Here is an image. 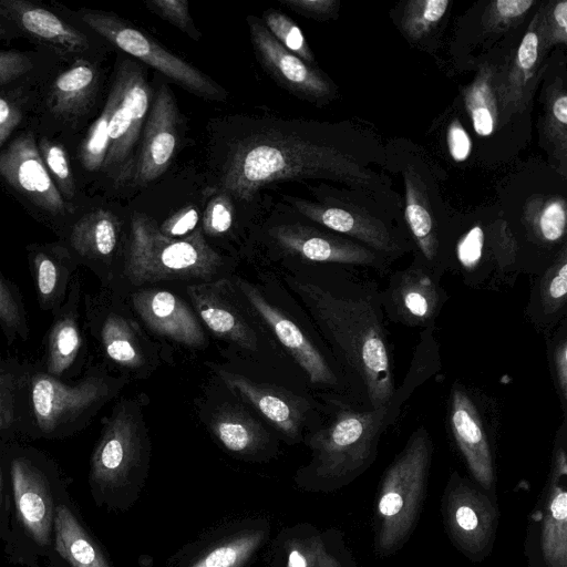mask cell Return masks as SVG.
I'll list each match as a JSON object with an SVG mask.
<instances>
[{"mask_svg": "<svg viewBox=\"0 0 567 567\" xmlns=\"http://www.w3.org/2000/svg\"><path fill=\"white\" fill-rule=\"evenodd\" d=\"M447 423L468 471L486 491L495 485V465L484 405L470 386L455 381L447 402Z\"/></svg>", "mask_w": 567, "mask_h": 567, "instance_id": "cell-12", "label": "cell"}, {"mask_svg": "<svg viewBox=\"0 0 567 567\" xmlns=\"http://www.w3.org/2000/svg\"><path fill=\"white\" fill-rule=\"evenodd\" d=\"M2 473H1V468H0V506H1V496H2Z\"/></svg>", "mask_w": 567, "mask_h": 567, "instance_id": "cell-58", "label": "cell"}, {"mask_svg": "<svg viewBox=\"0 0 567 567\" xmlns=\"http://www.w3.org/2000/svg\"><path fill=\"white\" fill-rule=\"evenodd\" d=\"M39 151L43 155L42 159L45 167L50 169L59 183L62 195L71 198L74 195L75 187L63 146L52 141L42 140Z\"/></svg>", "mask_w": 567, "mask_h": 567, "instance_id": "cell-48", "label": "cell"}, {"mask_svg": "<svg viewBox=\"0 0 567 567\" xmlns=\"http://www.w3.org/2000/svg\"><path fill=\"white\" fill-rule=\"evenodd\" d=\"M327 399L330 416L310 435L312 458L298 478L305 488L341 486L363 473L373 463L381 435L390 426L386 408L372 409L339 394Z\"/></svg>", "mask_w": 567, "mask_h": 567, "instance_id": "cell-3", "label": "cell"}, {"mask_svg": "<svg viewBox=\"0 0 567 567\" xmlns=\"http://www.w3.org/2000/svg\"><path fill=\"white\" fill-rule=\"evenodd\" d=\"M433 443L424 426L415 429L383 474L377 502L375 547L398 550L412 533L424 501Z\"/></svg>", "mask_w": 567, "mask_h": 567, "instance_id": "cell-4", "label": "cell"}, {"mask_svg": "<svg viewBox=\"0 0 567 567\" xmlns=\"http://www.w3.org/2000/svg\"><path fill=\"white\" fill-rule=\"evenodd\" d=\"M349 268L336 265L328 274L289 277L287 281L308 309L357 399L372 409L386 408L396 385L381 288Z\"/></svg>", "mask_w": 567, "mask_h": 567, "instance_id": "cell-1", "label": "cell"}, {"mask_svg": "<svg viewBox=\"0 0 567 567\" xmlns=\"http://www.w3.org/2000/svg\"><path fill=\"white\" fill-rule=\"evenodd\" d=\"M537 29L543 52L567 43V1L549 2L537 11Z\"/></svg>", "mask_w": 567, "mask_h": 567, "instance_id": "cell-46", "label": "cell"}, {"mask_svg": "<svg viewBox=\"0 0 567 567\" xmlns=\"http://www.w3.org/2000/svg\"><path fill=\"white\" fill-rule=\"evenodd\" d=\"M199 215L196 208L187 206L169 216L161 226L159 231L168 238H183L196 227Z\"/></svg>", "mask_w": 567, "mask_h": 567, "instance_id": "cell-51", "label": "cell"}, {"mask_svg": "<svg viewBox=\"0 0 567 567\" xmlns=\"http://www.w3.org/2000/svg\"><path fill=\"white\" fill-rule=\"evenodd\" d=\"M80 17L92 30L111 43L151 65L187 91L208 100H223L225 91L209 76L167 51L148 34L118 17L95 10H81Z\"/></svg>", "mask_w": 567, "mask_h": 567, "instance_id": "cell-8", "label": "cell"}, {"mask_svg": "<svg viewBox=\"0 0 567 567\" xmlns=\"http://www.w3.org/2000/svg\"><path fill=\"white\" fill-rule=\"evenodd\" d=\"M534 3V0L493 1L486 7L483 23L487 30H504L523 18Z\"/></svg>", "mask_w": 567, "mask_h": 567, "instance_id": "cell-47", "label": "cell"}, {"mask_svg": "<svg viewBox=\"0 0 567 567\" xmlns=\"http://www.w3.org/2000/svg\"><path fill=\"white\" fill-rule=\"evenodd\" d=\"M147 8L162 19L174 24L195 41H199L200 32L196 29L185 0H151Z\"/></svg>", "mask_w": 567, "mask_h": 567, "instance_id": "cell-49", "label": "cell"}, {"mask_svg": "<svg viewBox=\"0 0 567 567\" xmlns=\"http://www.w3.org/2000/svg\"><path fill=\"white\" fill-rule=\"evenodd\" d=\"M318 567H342V565L323 547L319 556Z\"/></svg>", "mask_w": 567, "mask_h": 567, "instance_id": "cell-56", "label": "cell"}, {"mask_svg": "<svg viewBox=\"0 0 567 567\" xmlns=\"http://www.w3.org/2000/svg\"><path fill=\"white\" fill-rule=\"evenodd\" d=\"M405 220L415 247L414 259L439 278H443V241L432 215L427 195L411 169L404 173Z\"/></svg>", "mask_w": 567, "mask_h": 567, "instance_id": "cell-26", "label": "cell"}, {"mask_svg": "<svg viewBox=\"0 0 567 567\" xmlns=\"http://www.w3.org/2000/svg\"><path fill=\"white\" fill-rule=\"evenodd\" d=\"M449 4V0L409 1L402 12V30L413 40L422 39L443 18Z\"/></svg>", "mask_w": 567, "mask_h": 567, "instance_id": "cell-41", "label": "cell"}, {"mask_svg": "<svg viewBox=\"0 0 567 567\" xmlns=\"http://www.w3.org/2000/svg\"><path fill=\"white\" fill-rule=\"evenodd\" d=\"M32 69L28 54L9 50H0V85L14 81Z\"/></svg>", "mask_w": 567, "mask_h": 567, "instance_id": "cell-52", "label": "cell"}, {"mask_svg": "<svg viewBox=\"0 0 567 567\" xmlns=\"http://www.w3.org/2000/svg\"><path fill=\"white\" fill-rule=\"evenodd\" d=\"M187 293L203 322L219 338L246 350L257 349V337L225 291L224 281L195 284Z\"/></svg>", "mask_w": 567, "mask_h": 567, "instance_id": "cell-25", "label": "cell"}, {"mask_svg": "<svg viewBox=\"0 0 567 567\" xmlns=\"http://www.w3.org/2000/svg\"><path fill=\"white\" fill-rule=\"evenodd\" d=\"M96 85V69L87 61H76L54 80L49 96L50 110L61 117L81 115L91 104Z\"/></svg>", "mask_w": 567, "mask_h": 567, "instance_id": "cell-30", "label": "cell"}, {"mask_svg": "<svg viewBox=\"0 0 567 567\" xmlns=\"http://www.w3.org/2000/svg\"><path fill=\"white\" fill-rule=\"evenodd\" d=\"M146 435L137 410L130 402L118 403L104 427L90 464L93 495L115 505L137 486L146 463Z\"/></svg>", "mask_w": 567, "mask_h": 567, "instance_id": "cell-7", "label": "cell"}, {"mask_svg": "<svg viewBox=\"0 0 567 567\" xmlns=\"http://www.w3.org/2000/svg\"><path fill=\"white\" fill-rule=\"evenodd\" d=\"M441 278L413 259L405 268L395 270L381 289L385 318L411 328L435 324L449 300Z\"/></svg>", "mask_w": 567, "mask_h": 567, "instance_id": "cell-11", "label": "cell"}, {"mask_svg": "<svg viewBox=\"0 0 567 567\" xmlns=\"http://www.w3.org/2000/svg\"><path fill=\"white\" fill-rule=\"evenodd\" d=\"M567 417L558 426L551 454L540 546L549 567H567Z\"/></svg>", "mask_w": 567, "mask_h": 567, "instance_id": "cell-19", "label": "cell"}, {"mask_svg": "<svg viewBox=\"0 0 567 567\" xmlns=\"http://www.w3.org/2000/svg\"><path fill=\"white\" fill-rule=\"evenodd\" d=\"M50 567H54V566L50 565Z\"/></svg>", "mask_w": 567, "mask_h": 567, "instance_id": "cell-59", "label": "cell"}, {"mask_svg": "<svg viewBox=\"0 0 567 567\" xmlns=\"http://www.w3.org/2000/svg\"><path fill=\"white\" fill-rule=\"evenodd\" d=\"M446 144L449 153L455 162H464L468 158L472 141L457 118H454L447 127Z\"/></svg>", "mask_w": 567, "mask_h": 567, "instance_id": "cell-53", "label": "cell"}, {"mask_svg": "<svg viewBox=\"0 0 567 567\" xmlns=\"http://www.w3.org/2000/svg\"><path fill=\"white\" fill-rule=\"evenodd\" d=\"M1 176L41 209L62 215L66 205L43 163L34 138L24 134L0 154Z\"/></svg>", "mask_w": 567, "mask_h": 567, "instance_id": "cell-17", "label": "cell"}, {"mask_svg": "<svg viewBox=\"0 0 567 567\" xmlns=\"http://www.w3.org/2000/svg\"><path fill=\"white\" fill-rule=\"evenodd\" d=\"M307 178L363 185L370 176L349 153L296 131L268 127L234 143L218 188L240 200H250L271 183Z\"/></svg>", "mask_w": 567, "mask_h": 567, "instance_id": "cell-2", "label": "cell"}, {"mask_svg": "<svg viewBox=\"0 0 567 567\" xmlns=\"http://www.w3.org/2000/svg\"><path fill=\"white\" fill-rule=\"evenodd\" d=\"M118 96V87L114 81L107 101L100 116L91 126L80 151L83 166L91 172L103 167L109 148L110 120Z\"/></svg>", "mask_w": 567, "mask_h": 567, "instance_id": "cell-39", "label": "cell"}, {"mask_svg": "<svg viewBox=\"0 0 567 567\" xmlns=\"http://www.w3.org/2000/svg\"><path fill=\"white\" fill-rule=\"evenodd\" d=\"M118 383L107 375L90 373L66 383L30 368L24 390V431L34 436L56 439L81 430L113 396Z\"/></svg>", "mask_w": 567, "mask_h": 567, "instance_id": "cell-5", "label": "cell"}, {"mask_svg": "<svg viewBox=\"0 0 567 567\" xmlns=\"http://www.w3.org/2000/svg\"><path fill=\"white\" fill-rule=\"evenodd\" d=\"M264 539L261 528L241 530L213 545L187 567H244Z\"/></svg>", "mask_w": 567, "mask_h": 567, "instance_id": "cell-37", "label": "cell"}, {"mask_svg": "<svg viewBox=\"0 0 567 567\" xmlns=\"http://www.w3.org/2000/svg\"><path fill=\"white\" fill-rule=\"evenodd\" d=\"M465 110L472 120L473 128L480 136H489L499 120L495 74L491 65L480 69L474 81L464 89Z\"/></svg>", "mask_w": 567, "mask_h": 567, "instance_id": "cell-34", "label": "cell"}, {"mask_svg": "<svg viewBox=\"0 0 567 567\" xmlns=\"http://www.w3.org/2000/svg\"><path fill=\"white\" fill-rule=\"evenodd\" d=\"M20 121V111L10 101L0 96V146Z\"/></svg>", "mask_w": 567, "mask_h": 567, "instance_id": "cell-55", "label": "cell"}, {"mask_svg": "<svg viewBox=\"0 0 567 567\" xmlns=\"http://www.w3.org/2000/svg\"><path fill=\"white\" fill-rule=\"evenodd\" d=\"M221 257L205 240L200 230L183 238L164 236L148 216L134 213L125 257V274L135 285L175 279L212 278Z\"/></svg>", "mask_w": 567, "mask_h": 567, "instance_id": "cell-6", "label": "cell"}, {"mask_svg": "<svg viewBox=\"0 0 567 567\" xmlns=\"http://www.w3.org/2000/svg\"><path fill=\"white\" fill-rule=\"evenodd\" d=\"M291 10L313 19H328L337 10L339 2L336 0H280Z\"/></svg>", "mask_w": 567, "mask_h": 567, "instance_id": "cell-54", "label": "cell"}, {"mask_svg": "<svg viewBox=\"0 0 567 567\" xmlns=\"http://www.w3.org/2000/svg\"><path fill=\"white\" fill-rule=\"evenodd\" d=\"M71 245L82 257L101 259L113 254L118 241V223L109 210L96 209L76 221Z\"/></svg>", "mask_w": 567, "mask_h": 567, "instance_id": "cell-32", "label": "cell"}, {"mask_svg": "<svg viewBox=\"0 0 567 567\" xmlns=\"http://www.w3.org/2000/svg\"><path fill=\"white\" fill-rule=\"evenodd\" d=\"M247 23L262 65L279 84L312 101L332 96L333 87L321 72L285 49L256 17L249 16Z\"/></svg>", "mask_w": 567, "mask_h": 567, "instance_id": "cell-18", "label": "cell"}, {"mask_svg": "<svg viewBox=\"0 0 567 567\" xmlns=\"http://www.w3.org/2000/svg\"><path fill=\"white\" fill-rule=\"evenodd\" d=\"M32 264L40 305L43 309H52L56 313L71 281L72 269L59 257L43 250L34 254Z\"/></svg>", "mask_w": 567, "mask_h": 567, "instance_id": "cell-38", "label": "cell"}, {"mask_svg": "<svg viewBox=\"0 0 567 567\" xmlns=\"http://www.w3.org/2000/svg\"><path fill=\"white\" fill-rule=\"evenodd\" d=\"M0 324L9 343L29 334L25 310L18 289L0 274Z\"/></svg>", "mask_w": 567, "mask_h": 567, "instance_id": "cell-43", "label": "cell"}, {"mask_svg": "<svg viewBox=\"0 0 567 567\" xmlns=\"http://www.w3.org/2000/svg\"><path fill=\"white\" fill-rule=\"evenodd\" d=\"M234 221V208L225 193L215 195L207 204L203 216V229L209 236L227 233Z\"/></svg>", "mask_w": 567, "mask_h": 567, "instance_id": "cell-50", "label": "cell"}, {"mask_svg": "<svg viewBox=\"0 0 567 567\" xmlns=\"http://www.w3.org/2000/svg\"><path fill=\"white\" fill-rule=\"evenodd\" d=\"M30 368L0 358V436L24 431V390Z\"/></svg>", "mask_w": 567, "mask_h": 567, "instance_id": "cell-35", "label": "cell"}, {"mask_svg": "<svg viewBox=\"0 0 567 567\" xmlns=\"http://www.w3.org/2000/svg\"><path fill=\"white\" fill-rule=\"evenodd\" d=\"M133 308L155 333L187 347L205 344L204 330L194 311L167 290H140L132 295Z\"/></svg>", "mask_w": 567, "mask_h": 567, "instance_id": "cell-21", "label": "cell"}, {"mask_svg": "<svg viewBox=\"0 0 567 567\" xmlns=\"http://www.w3.org/2000/svg\"><path fill=\"white\" fill-rule=\"evenodd\" d=\"M99 339L106 357L120 367L138 369L144 354L131 322L116 312L107 313L99 326Z\"/></svg>", "mask_w": 567, "mask_h": 567, "instance_id": "cell-36", "label": "cell"}, {"mask_svg": "<svg viewBox=\"0 0 567 567\" xmlns=\"http://www.w3.org/2000/svg\"><path fill=\"white\" fill-rule=\"evenodd\" d=\"M264 21L268 31L285 49L308 64L315 62L303 33L291 19L279 11L269 9L264 13Z\"/></svg>", "mask_w": 567, "mask_h": 567, "instance_id": "cell-45", "label": "cell"}, {"mask_svg": "<svg viewBox=\"0 0 567 567\" xmlns=\"http://www.w3.org/2000/svg\"><path fill=\"white\" fill-rule=\"evenodd\" d=\"M177 121L174 96L166 84H161L145 123L134 168L136 184L146 185L166 172L176 150Z\"/></svg>", "mask_w": 567, "mask_h": 567, "instance_id": "cell-20", "label": "cell"}, {"mask_svg": "<svg viewBox=\"0 0 567 567\" xmlns=\"http://www.w3.org/2000/svg\"><path fill=\"white\" fill-rule=\"evenodd\" d=\"M269 233L284 250L307 261L369 268L381 274L389 271L392 264L367 246L331 230L292 224L275 226Z\"/></svg>", "mask_w": 567, "mask_h": 567, "instance_id": "cell-14", "label": "cell"}, {"mask_svg": "<svg viewBox=\"0 0 567 567\" xmlns=\"http://www.w3.org/2000/svg\"><path fill=\"white\" fill-rule=\"evenodd\" d=\"M210 429L220 444L236 454H254L266 441L262 427L249 415L234 409L216 413L212 419Z\"/></svg>", "mask_w": 567, "mask_h": 567, "instance_id": "cell-33", "label": "cell"}, {"mask_svg": "<svg viewBox=\"0 0 567 567\" xmlns=\"http://www.w3.org/2000/svg\"><path fill=\"white\" fill-rule=\"evenodd\" d=\"M287 200L310 220L367 246L391 262L411 249L406 239L369 213L295 197Z\"/></svg>", "mask_w": 567, "mask_h": 567, "instance_id": "cell-16", "label": "cell"}, {"mask_svg": "<svg viewBox=\"0 0 567 567\" xmlns=\"http://www.w3.org/2000/svg\"><path fill=\"white\" fill-rule=\"evenodd\" d=\"M114 81L118 96L110 120L109 148L102 168L116 171L121 179L131 173L133 150L150 107V87L142 69L131 61L121 64Z\"/></svg>", "mask_w": 567, "mask_h": 567, "instance_id": "cell-10", "label": "cell"}, {"mask_svg": "<svg viewBox=\"0 0 567 567\" xmlns=\"http://www.w3.org/2000/svg\"><path fill=\"white\" fill-rule=\"evenodd\" d=\"M548 367L564 416L567 414V319L544 336Z\"/></svg>", "mask_w": 567, "mask_h": 567, "instance_id": "cell-40", "label": "cell"}, {"mask_svg": "<svg viewBox=\"0 0 567 567\" xmlns=\"http://www.w3.org/2000/svg\"><path fill=\"white\" fill-rule=\"evenodd\" d=\"M54 549L71 567H110L95 540L64 504L55 507Z\"/></svg>", "mask_w": 567, "mask_h": 567, "instance_id": "cell-29", "label": "cell"}, {"mask_svg": "<svg viewBox=\"0 0 567 567\" xmlns=\"http://www.w3.org/2000/svg\"><path fill=\"white\" fill-rule=\"evenodd\" d=\"M237 284L250 307L272 330L312 385L360 402L329 350H322L296 322L269 303L255 286L243 279H238Z\"/></svg>", "mask_w": 567, "mask_h": 567, "instance_id": "cell-9", "label": "cell"}, {"mask_svg": "<svg viewBox=\"0 0 567 567\" xmlns=\"http://www.w3.org/2000/svg\"><path fill=\"white\" fill-rule=\"evenodd\" d=\"M10 475L18 520L38 547L50 548L56 506L44 470L34 457L19 454L11 457Z\"/></svg>", "mask_w": 567, "mask_h": 567, "instance_id": "cell-15", "label": "cell"}, {"mask_svg": "<svg viewBox=\"0 0 567 567\" xmlns=\"http://www.w3.org/2000/svg\"><path fill=\"white\" fill-rule=\"evenodd\" d=\"M0 14L22 32L62 51L76 53L87 48V39L79 30L51 11L24 0H0Z\"/></svg>", "mask_w": 567, "mask_h": 567, "instance_id": "cell-27", "label": "cell"}, {"mask_svg": "<svg viewBox=\"0 0 567 567\" xmlns=\"http://www.w3.org/2000/svg\"><path fill=\"white\" fill-rule=\"evenodd\" d=\"M444 496V517L453 543L470 558L485 556L497 526L493 502L457 473L451 475Z\"/></svg>", "mask_w": 567, "mask_h": 567, "instance_id": "cell-13", "label": "cell"}, {"mask_svg": "<svg viewBox=\"0 0 567 567\" xmlns=\"http://www.w3.org/2000/svg\"><path fill=\"white\" fill-rule=\"evenodd\" d=\"M79 285L73 282L66 302L55 313L56 318L47 339L44 368L45 373L62 380L75 368L83 338L78 321Z\"/></svg>", "mask_w": 567, "mask_h": 567, "instance_id": "cell-28", "label": "cell"}, {"mask_svg": "<svg viewBox=\"0 0 567 567\" xmlns=\"http://www.w3.org/2000/svg\"><path fill=\"white\" fill-rule=\"evenodd\" d=\"M324 545L318 534L288 532L280 545V567H318Z\"/></svg>", "mask_w": 567, "mask_h": 567, "instance_id": "cell-42", "label": "cell"}, {"mask_svg": "<svg viewBox=\"0 0 567 567\" xmlns=\"http://www.w3.org/2000/svg\"><path fill=\"white\" fill-rule=\"evenodd\" d=\"M8 31L7 29L4 28V25L0 22V39H6L8 38Z\"/></svg>", "mask_w": 567, "mask_h": 567, "instance_id": "cell-57", "label": "cell"}, {"mask_svg": "<svg viewBox=\"0 0 567 567\" xmlns=\"http://www.w3.org/2000/svg\"><path fill=\"white\" fill-rule=\"evenodd\" d=\"M435 324L422 329L410 369L386 406L388 421L392 425L398 419L402 406L415 389L432 377L441 368L439 344L435 338Z\"/></svg>", "mask_w": 567, "mask_h": 567, "instance_id": "cell-31", "label": "cell"}, {"mask_svg": "<svg viewBox=\"0 0 567 567\" xmlns=\"http://www.w3.org/2000/svg\"><path fill=\"white\" fill-rule=\"evenodd\" d=\"M542 132L557 154L567 150V94L563 87L553 89L546 99Z\"/></svg>", "mask_w": 567, "mask_h": 567, "instance_id": "cell-44", "label": "cell"}, {"mask_svg": "<svg viewBox=\"0 0 567 567\" xmlns=\"http://www.w3.org/2000/svg\"><path fill=\"white\" fill-rule=\"evenodd\" d=\"M216 371L234 393L254 406L278 431L291 439L299 436L306 412L310 409L308 402L239 373L224 369Z\"/></svg>", "mask_w": 567, "mask_h": 567, "instance_id": "cell-22", "label": "cell"}, {"mask_svg": "<svg viewBox=\"0 0 567 567\" xmlns=\"http://www.w3.org/2000/svg\"><path fill=\"white\" fill-rule=\"evenodd\" d=\"M537 12L505 70L495 78L499 116L505 120L522 112L529 100L542 60Z\"/></svg>", "mask_w": 567, "mask_h": 567, "instance_id": "cell-23", "label": "cell"}, {"mask_svg": "<svg viewBox=\"0 0 567 567\" xmlns=\"http://www.w3.org/2000/svg\"><path fill=\"white\" fill-rule=\"evenodd\" d=\"M525 315L543 336L567 319V246L549 265L532 276Z\"/></svg>", "mask_w": 567, "mask_h": 567, "instance_id": "cell-24", "label": "cell"}]
</instances>
